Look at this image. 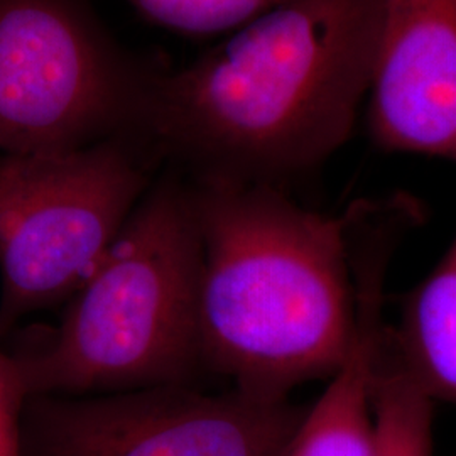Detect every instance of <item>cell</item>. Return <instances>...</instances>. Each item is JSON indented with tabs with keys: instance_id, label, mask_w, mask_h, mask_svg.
<instances>
[{
	"instance_id": "1",
	"label": "cell",
	"mask_w": 456,
	"mask_h": 456,
	"mask_svg": "<svg viewBox=\"0 0 456 456\" xmlns=\"http://www.w3.org/2000/svg\"><path fill=\"white\" fill-rule=\"evenodd\" d=\"M382 11L384 0H282L191 65L164 66L139 141L186 180L284 190L350 139Z\"/></svg>"
},
{
	"instance_id": "2",
	"label": "cell",
	"mask_w": 456,
	"mask_h": 456,
	"mask_svg": "<svg viewBox=\"0 0 456 456\" xmlns=\"http://www.w3.org/2000/svg\"><path fill=\"white\" fill-rule=\"evenodd\" d=\"M190 186L201 245L205 375L264 399H289L303 384L328 380L359 326L360 201L328 215L274 186Z\"/></svg>"
},
{
	"instance_id": "3",
	"label": "cell",
	"mask_w": 456,
	"mask_h": 456,
	"mask_svg": "<svg viewBox=\"0 0 456 456\" xmlns=\"http://www.w3.org/2000/svg\"><path fill=\"white\" fill-rule=\"evenodd\" d=\"M201 245L190 181L156 178L105 257L61 306L11 354L22 391L90 395L196 386Z\"/></svg>"
},
{
	"instance_id": "4",
	"label": "cell",
	"mask_w": 456,
	"mask_h": 456,
	"mask_svg": "<svg viewBox=\"0 0 456 456\" xmlns=\"http://www.w3.org/2000/svg\"><path fill=\"white\" fill-rule=\"evenodd\" d=\"M161 166L135 137L0 152V338L94 274Z\"/></svg>"
},
{
	"instance_id": "5",
	"label": "cell",
	"mask_w": 456,
	"mask_h": 456,
	"mask_svg": "<svg viewBox=\"0 0 456 456\" xmlns=\"http://www.w3.org/2000/svg\"><path fill=\"white\" fill-rule=\"evenodd\" d=\"M164 66L124 48L92 0H0V152L137 139Z\"/></svg>"
},
{
	"instance_id": "6",
	"label": "cell",
	"mask_w": 456,
	"mask_h": 456,
	"mask_svg": "<svg viewBox=\"0 0 456 456\" xmlns=\"http://www.w3.org/2000/svg\"><path fill=\"white\" fill-rule=\"evenodd\" d=\"M305 411L233 387L33 395L19 456H281Z\"/></svg>"
},
{
	"instance_id": "7",
	"label": "cell",
	"mask_w": 456,
	"mask_h": 456,
	"mask_svg": "<svg viewBox=\"0 0 456 456\" xmlns=\"http://www.w3.org/2000/svg\"><path fill=\"white\" fill-rule=\"evenodd\" d=\"M365 109L380 149L456 166V0H384Z\"/></svg>"
},
{
	"instance_id": "8",
	"label": "cell",
	"mask_w": 456,
	"mask_h": 456,
	"mask_svg": "<svg viewBox=\"0 0 456 456\" xmlns=\"http://www.w3.org/2000/svg\"><path fill=\"white\" fill-rule=\"evenodd\" d=\"M391 267L369 262L359 279V326L354 345L306 408L281 456H372L374 382L386 337V284Z\"/></svg>"
},
{
	"instance_id": "9",
	"label": "cell",
	"mask_w": 456,
	"mask_h": 456,
	"mask_svg": "<svg viewBox=\"0 0 456 456\" xmlns=\"http://www.w3.org/2000/svg\"><path fill=\"white\" fill-rule=\"evenodd\" d=\"M392 357L433 401L456 406V235L387 325Z\"/></svg>"
},
{
	"instance_id": "10",
	"label": "cell",
	"mask_w": 456,
	"mask_h": 456,
	"mask_svg": "<svg viewBox=\"0 0 456 456\" xmlns=\"http://www.w3.org/2000/svg\"><path fill=\"white\" fill-rule=\"evenodd\" d=\"M433 423L435 403L392 357L384 337L374 382L372 456H433Z\"/></svg>"
},
{
	"instance_id": "11",
	"label": "cell",
	"mask_w": 456,
	"mask_h": 456,
	"mask_svg": "<svg viewBox=\"0 0 456 456\" xmlns=\"http://www.w3.org/2000/svg\"><path fill=\"white\" fill-rule=\"evenodd\" d=\"M142 16L184 34L233 33L282 0H127Z\"/></svg>"
},
{
	"instance_id": "12",
	"label": "cell",
	"mask_w": 456,
	"mask_h": 456,
	"mask_svg": "<svg viewBox=\"0 0 456 456\" xmlns=\"http://www.w3.org/2000/svg\"><path fill=\"white\" fill-rule=\"evenodd\" d=\"M26 399L11 354L0 350V456H19L20 416Z\"/></svg>"
}]
</instances>
